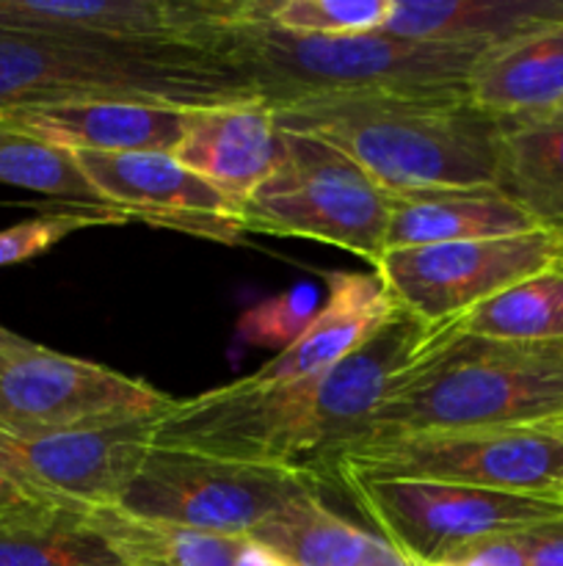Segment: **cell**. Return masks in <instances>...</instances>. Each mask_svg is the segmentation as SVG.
Instances as JSON below:
<instances>
[{
  "mask_svg": "<svg viewBox=\"0 0 563 566\" xmlns=\"http://www.w3.org/2000/svg\"><path fill=\"white\" fill-rule=\"evenodd\" d=\"M105 205L130 221L235 247L246 238L241 205L193 175L171 153H75Z\"/></svg>",
  "mask_w": 563,
  "mask_h": 566,
  "instance_id": "13",
  "label": "cell"
},
{
  "mask_svg": "<svg viewBox=\"0 0 563 566\" xmlns=\"http://www.w3.org/2000/svg\"><path fill=\"white\" fill-rule=\"evenodd\" d=\"M563 20V0H392L381 31L408 42L495 50Z\"/></svg>",
  "mask_w": 563,
  "mask_h": 566,
  "instance_id": "19",
  "label": "cell"
},
{
  "mask_svg": "<svg viewBox=\"0 0 563 566\" xmlns=\"http://www.w3.org/2000/svg\"><path fill=\"white\" fill-rule=\"evenodd\" d=\"M191 111L99 99V103L20 111V114L0 116V122L70 153H174Z\"/></svg>",
  "mask_w": 563,
  "mask_h": 566,
  "instance_id": "16",
  "label": "cell"
},
{
  "mask_svg": "<svg viewBox=\"0 0 563 566\" xmlns=\"http://www.w3.org/2000/svg\"><path fill=\"white\" fill-rule=\"evenodd\" d=\"M561 265V238L533 230L489 241L390 249L375 265V274L397 310L431 329H442L506 287Z\"/></svg>",
  "mask_w": 563,
  "mask_h": 566,
  "instance_id": "11",
  "label": "cell"
},
{
  "mask_svg": "<svg viewBox=\"0 0 563 566\" xmlns=\"http://www.w3.org/2000/svg\"><path fill=\"white\" fill-rule=\"evenodd\" d=\"M524 566H563V517L517 531Z\"/></svg>",
  "mask_w": 563,
  "mask_h": 566,
  "instance_id": "31",
  "label": "cell"
},
{
  "mask_svg": "<svg viewBox=\"0 0 563 566\" xmlns=\"http://www.w3.org/2000/svg\"><path fill=\"white\" fill-rule=\"evenodd\" d=\"M99 99L213 108L259 99V94L241 72L196 44L0 28V116Z\"/></svg>",
  "mask_w": 563,
  "mask_h": 566,
  "instance_id": "4",
  "label": "cell"
},
{
  "mask_svg": "<svg viewBox=\"0 0 563 566\" xmlns=\"http://www.w3.org/2000/svg\"><path fill=\"white\" fill-rule=\"evenodd\" d=\"M428 566H524V553L517 534H497Z\"/></svg>",
  "mask_w": 563,
  "mask_h": 566,
  "instance_id": "30",
  "label": "cell"
},
{
  "mask_svg": "<svg viewBox=\"0 0 563 566\" xmlns=\"http://www.w3.org/2000/svg\"><path fill=\"white\" fill-rule=\"evenodd\" d=\"M202 48L241 72L259 99L274 108L340 94L469 99V75L486 53L450 44L408 42L384 31L304 36L237 22V14L208 33Z\"/></svg>",
  "mask_w": 563,
  "mask_h": 566,
  "instance_id": "5",
  "label": "cell"
},
{
  "mask_svg": "<svg viewBox=\"0 0 563 566\" xmlns=\"http://www.w3.org/2000/svg\"><path fill=\"white\" fill-rule=\"evenodd\" d=\"M557 114H563V103H561V105H557Z\"/></svg>",
  "mask_w": 563,
  "mask_h": 566,
  "instance_id": "36",
  "label": "cell"
},
{
  "mask_svg": "<svg viewBox=\"0 0 563 566\" xmlns=\"http://www.w3.org/2000/svg\"><path fill=\"white\" fill-rule=\"evenodd\" d=\"M522 208L502 197L495 186L431 188V191L395 193L386 224L390 249L436 247V243L489 241L533 232Z\"/></svg>",
  "mask_w": 563,
  "mask_h": 566,
  "instance_id": "18",
  "label": "cell"
},
{
  "mask_svg": "<svg viewBox=\"0 0 563 566\" xmlns=\"http://www.w3.org/2000/svg\"><path fill=\"white\" fill-rule=\"evenodd\" d=\"M379 536L408 566H428L497 534L563 517V503L414 479H364L337 470Z\"/></svg>",
  "mask_w": 563,
  "mask_h": 566,
  "instance_id": "9",
  "label": "cell"
},
{
  "mask_svg": "<svg viewBox=\"0 0 563 566\" xmlns=\"http://www.w3.org/2000/svg\"><path fill=\"white\" fill-rule=\"evenodd\" d=\"M390 208V193L351 158L312 136L282 130L279 164L241 205V221L246 235L307 238L379 265Z\"/></svg>",
  "mask_w": 563,
  "mask_h": 566,
  "instance_id": "6",
  "label": "cell"
},
{
  "mask_svg": "<svg viewBox=\"0 0 563 566\" xmlns=\"http://www.w3.org/2000/svg\"><path fill=\"white\" fill-rule=\"evenodd\" d=\"M94 528L114 545L125 566H232L241 539L180 525L149 523L116 506L88 509Z\"/></svg>",
  "mask_w": 563,
  "mask_h": 566,
  "instance_id": "24",
  "label": "cell"
},
{
  "mask_svg": "<svg viewBox=\"0 0 563 566\" xmlns=\"http://www.w3.org/2000/svg\"><path fill=\"white\" fill-rule=\"evenodd\" d=\"M33 506H59V503L39 501V497L28 495V492H22L20 486L11 484V481L0 479V517H6V514L28 512V509Z\"/></svg>",
  "mask_w": 563,
  "mask_h": 566,
  "instance_id": "33",
  "label": "cell"
},
{
  "mask_svg": "<svg viewBox=\"0 0 563 566\" xmlns=\"http://www.w3.org/2000/svg\"><path fill=\"white\" fill-rule=\"evenodd\" d=\"M469 103L491 116H541L563 103V20L486 50L469 75Z\"/></svg>",
  "mask_w": 563,
  "mask_h": 566,
  "instance_id": "20",
  "label": "cell"
},
{
  "mask_svg": "<svg viewBox=\"0 0 563 566\" xmlns=\"http://www.w3.org/2000/svg\"><path fill=\"white\" fill-rule=\"evenodd\" d=\"M323 486L326 481L309 470L226 462L149 446L136 475L110 506L149 523L243 539L298 497L323 495Z\"/></svg>",
  "mask_w": 563,
  "mask_h": 566,
  "instance_id": "7",
  "label": "cell"
},
{
  "mask_svg": "<svg viewBox=\"0 0 563 566\" xmlns=\"http://www.w3.org/2000/svg\"><path fill=\"white\" fill-rule=\"evenodd\" d=\"M274 111L282 130L334 147L390 197L495 186L502 119L469 99L340 94Z\"/></svg>",
  "mask_w": 563,
  "mask_h": 566,
  "instance_id": "3",
  "label": "cell"
},
{
  "mask_svg": "<svg viewBox=\"0 0 563 566\" xmlns=\"http://www.w3.org/2000/svg\"><path fill=\"white\" fill-rule=\"evenodd\" d=\"M318 315V293L312 285H296L293 291L254 304L237 321V337L259 348L285 352L304 335Z\"/></svg>",
  "mask_w": 563,
  "mask_h": 566,
  "instance_id": "29",
  "label": "cell"
},
{
  "mask_svg": "<svg viewBox=\"0 0 563 566\" xmlns=\"http://www.w3.org/2000/svg\"><path fill=\"white\" fill-rule=\"evenodd\" d=\"M403 566H408V564H403Z\"/></svg>",
  "mask_w": 563,
  "mask_h": 566,
  "instance_id": "37",
  "label": "cell"
},
{
  "mask_svg": "<svg viewBox=\"0 0 563 566\" xmlns=\"http://www.w3.org/2000/svg\"><path fill=\"white\" fill-rule=\"evenodd\" d=\"M550 429H555V431H561V434H563V423H557V426H550Z\"/></svg>",
  "mask_w": 563,
  "mask_h": 566,
  "instance_id": "35",
  "label": "cell"
},
{
  "mask_svg": "<svg viewBox=\"0 0 563 566\" xmlns=\"http://www.w3.org/2000/svg\"><path fill=\"white\" fill-rule=\"evenodd\" d=\"M20 340V335H14V332H9L6 326H0V348L3 346H11V343Z\"/></svg>",
  "mask_w": 563,
  "mask_h": 566,
  "instance_id": "34",
  "label": "cell"
},
{
  "mask_svg": "<svg viewBox=\"0 0 563 566\" xmlns=\"http://www.w3.org/2000/svg\"><path fill=\"white\" fill-rule=\"evenodd\" d=\"M439 329L395 310L370 340L326 374L296 381H230L174 401L149 446L226 462L298 468L337 481V459L353 448L392 379Z\"/></svg>",
  "mask_w": 563,
  "mask_h": 566,
  "instance_id": "1",
  "label": "cell"
},
{
  "mask_svg": "<svg viewBox=\"0 0 563 566\" xmlns=\"http://www.w3.org/2000/svg\"><path fill=\"white\" fill-rule=\"evenodd\" d=\"M0 566H125L83 506H33L0 517Z\"/></svg>",
  "mask_w": 563,
  "mask_h": 566,
  "instance_id": "23",
  "label": "cell"
},
{
  "mask_svg": "<svg viewBox=\"0 0 563 566\" xmlns=\"http://www.w3.org/2000/svg\"><path fill=\"white\" fill-rule=\"evenodd\" d=\"M337 470L414 479L563 503V434L544 426L434 431L351 448Z\"/></svg>",
  "mask_w": 563,
  "mask_h": 566,
  "instance_id": "8",
  "label": "cell"
},
{
  "mask_svg": "<svg viewBox=\"0 0 563 566\" xmlns=\"http://www.w3.org/2000/svg\"><path fill=\"white\" fill-rule=\"evenodd\" d=\"M235 11L237 0H0V28L202 48L208 33L226 25Z\"/></svg>",
  "mask_w": 563,
  "mask_h": 566,
  "instance_id": "14",
  "label": "cell"
},
{
  "mask_svg": "<svg viewBox=\"0 0 563 566\" xmlns=\"http://www.w3.org/2000/svg\"><path fill=\"white\" fill-rule=\"evenodd\" d=\"M171 155L232 202L243 205L279 164L282 127L274 105L248 99L193 108Z\"/></svg>",
  "mask_w": 563,
  "mask_h": 566,
  "instance_id": "15",
  "label": "cell"
},
{
  "mask_svg": "<svg viewBox=\"0 0 563 566\" xmlns=\"http://www.w3.org/2000/svg\"><path fill=\"white\" fill-rule=\"evenodd\" d=\"M158 420L72 431L0 429V479L59 506H110L149 451Z\"/></svg>",
  "mask_w": 563,
  "mask_h": 566,
  "instance_id": "12",
  "label": "cell"
},
{
  "mask_svg": "<svg viewBox=\"0 0 563 566\" xmlns=\"http://www.w3.org/2000/svg\"><path fill=\"white\" fill-rule=\"evenodd\" d=\"M0 182L53 197L64 208L114 210L92 186L75 153L39 142L3 122H0Z\"/></svg>",
  "mask_w": 563,
  "mask_h": 566,
  "instance_id": "26",
  "label": "cell"
},
{
  "mask_svg": "<svg viewBox=\"0 0 563 566\" xmlns=\"http://www.w3.org/2000/svg\"><path fill=\"white\" fill-rule=\"evenodd\" d=\"M232 566H296V564L287 562L282 553H276L274 547H268L265 542L254 539V536H243Z\"/></svg>",
  "mask_w": 563,
  "mask_h": 566,
  "instance_id": "32",
  "label": "cell"
},
{
  "mask_svg": "<svg viewBox=\"0 0 563 566\" xmlns=\"http://www.w3.org/2000/svg\"><path fill=\"white\" fill-rule=\"evenodd\" d=\"M171 407L174 398L149 381L50 352L25 337L0 348V429H105L160 420Z\"/></svg>",
  "mask_w": 563,
  "mask_h": 566,
  "instance_id": "10",
  "label": "cell"
},
{
  "mask_svg": "<svg viewBox=\"0 0 563 566\" xmlns=\"http://www.w3.org/2000/svg\"><path fill=\"white\" fill-rule=\"evenodd\" d=\"M557 423H563V340H495L450 324L392 379L353 448L434 431Z\"/></svg>",
  "mask_w": 563,
  "mask_h": 566,
  "instance_id": "2",
  "label": "cell"
},
{
  "mask_svg": "<svg viewBox=\"0 0 563 566\" xmlns=\"http://www.w3.org/2000/svg\"><path fill=\"white\" fill-rule=\"evenodd\" d=\"M254 539L265 542L296 566H403L381 536L357 528L331 512L323 495L298 497L265 520Z\"/></svg>",
  "mask_w": 563,
  "mask_h": 566,
  "instance_id": "22",
  "label": "cell"
},
{
  "mask_svg": "<svg viewBox=\"0 0 563 566\" xmlns=\"http://www.w3.org/2000/svg\"><path fill=\"white\" fill-rule=\"evenodd\" d=\"M329 298L312 324L290 348L276 354L270 363L254 370L259 381H296L326 374L337 363L357 352L364 340L375 335L379 326L395 313L390 291L375 274H353V271H331Z\"/></svg>",
  "mask_w": 563,
  "mask_h": 566,
  "instance_id": "17",
  "label": "cell"
},
{
  "mask_svg": "<svg viewBox=\"0 0 563 566\" xmlns=\"http://www.w3.org/2000/svg\"><path fill=\"white\" fill-rule=\"evenodd\" d=\"M392 0H241L237 22L304 36H353L381 31Z\"/></svg>",
  "mask_w": 563,
  "mask_h": 566,
  "instance_id": "27",
  "label": "cell"
},
{
  "mask_svg": "<svg viewBox=\"0 0 563 566\" xmlns=\"http://www.w3.org/2000/svg\"><path fill=\"white\" fill-rule=\"evenodd\" d=\"M495 188L563 241V114L502 119Z\"/></svg>",
  "mask_w": 563,
  "mask_h": 566,
  "instance_id": "21",
  "label": "cell"
},
{
  "mask_svg": "<svg viewBox=\"0 0 563 566\" xmlns=\"http://www.w3.org/2000/svg\"><path fill=\"white\" fill-rule=\"evenodd\" d=\"M453 326L495 340H563V265L506 287L453 321Z\"/></svg>",
  "mask_w": 563,
  "mask_h": 566,
  "instance_id": "25",
  "label": "cell"
},
{
  "mask_svg": "<svg viewBox=\"0 0 563 566\" xmlns=\"http://www.w3.org/2000/svg\"><path fill=\"white\" fill-rule=\"evenodd\" d=\"M110 224H132L119 210H97V208H55L47 213H39L33 219L0 230V265L25 263L50 252L55 243L88 227H110Z\"/></svg>",
  "mask_w": 563,
  "mask_h": 566,
  "instance_id": "28",
  "label": "cell"
}]
</instances>
